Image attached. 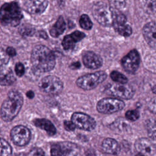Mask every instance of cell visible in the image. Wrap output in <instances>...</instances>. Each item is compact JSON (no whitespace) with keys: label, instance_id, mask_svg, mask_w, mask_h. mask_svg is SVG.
Segmentation results:
<instances>
[{"label":"cell","instance_id":"cell-36","mask_svg":"<svg viewBox=\"0 0 156 156\" xmlns=\"http://www.w3.org/2000/svg\"><path fill=\"white\" fill-rule=\"evenodd\" d=\"M80 64L79 62H75V63H73L71 65V68L72 69H77L80 67Z\"/></svg>","mask_w":156,"mask_h":156},{"label":"cell","instance_id":"cell-4","mask_svg":"<svg viewBox=\"0 0 156 156\" xmlns=\"http://www.w3.org/2000/svg\"><path fill=\"white\" fill-rule=\"evenodd\" d=\"M93 15L100 24L110 26L113 25L114 21L115 10L105 3L99 2L93 6Z\"/></svg>","mask_w":156,"mask_h":156},{"label":"cell","instance_id":"cell-25","mask_svg":"<svg viewBox=\"0 0 156 156\" xmlns=\"http://www.w3.org/2000/svg\"><path fill=\"white\" fill-rule=\"evenodd\" d=\"M110 77L113 80L119 83H126L127 82V78L121 73L113 71L110 73Z\"/></svg>","mask_w":156,"mask_h":156},{"label":"cell","instance_id":"cell-35","mask_svg":"<svg viewBox=\"0 0 156 156\" xmlns=\"http://www.w3.org/2000/svg\"><path fill=\"white\" fill-rule=\"evenodd\" d=\"M6 52H7V54L10 57H13L16 55V51H15V49L12 47L7 48Z\"/></svg>","mask_w":156,"mask_h":156},{"label":"cell","instance_id":"cell-12","mask_svg":"<svg viewBox=\"0 0 156 156\" xmlns=\"http://www.w3.org/2000/svg\"><path fill=\"white\" fill-rule=\"evenodd\" d=\"M140 62V55L135 49L130 51L121 60L122 66L129 73H134L138 69Z\"/></svg>","mask_w":156,"mask_h":156},{"label":"cell","instance_id":"cell-29","mask_svg":"<svg viewBox=\"0 0 156 156\" xmlns=\"http://www.w3.org/2000/svg\"><path fill=\"white\" fill-rule=\"evenodd\" d=\"M113 8L116 9H122L126 4L125 0H108Z\"/></svg>","mask_w":156,"mask_h":156},{"label":"cell","instance_id":"cell-10","mask_svg":"<svg viewBox=\"0 0 156 156\" xmlns=\"http://www.w3.org/2000/svg\"><path fill=\"white\" fill-rule=\"evenodd\" d=\"M12 141L17 146L26 145L30 139V131L26 126L20 125L14 127L10 132Z\"/></svg>","mask_w":156,"mask_h":156},{"label":"cell","instance_id":"cell-17","mask_svg":"<svg viewBox=\"0 0 156 156\" xmlns=\"http://www.w3.org/2000/svg\"><path fill=\"white\" fill-rule=\"evenodd\" d=\"M85 37L84 33L80 31H75L70 35H66L64 37L62 41V46L66 50L72 49L74 48L77 42L80 41Z\"/></svg>","mask_w":156,"mask_h":156},{"label":"cell","instance_id":"cell-27","mask_svg":"<svg viewBox=\"0 0 156 156\" xmlns=\"http://www.w3.org/2000/svg\"><path fill=\"white\" fill-rule=\"evenodd\" d=\"M145 9L152 13H156V0H143Z\"/></svg>","mask_w":156,"mask_h":156},{"label":"cell","instance_id":"cell-21","mask_svg":"<svg viewBox=\"0 0 156 156\" xmlns=\"http://www.w3.org/2000/svg\"><path fill=\"white\" fill-rule=\"evenodd\" d=\"M65 29V23L62 16H60L55 24L50 30V34L52 37H57L60 35Z\"/></svg>","mask_w":156,"mask_h":156},{"label":"cell","instance_id":"cell-38","mask_svg":"<svg viewBox=\"0 0 156 156\" xmlns=\"http://www.w3.org/2000/svg\"><path fill=\"white\" fill-rule=\"evenodd\" d=\"M152 91L154 92V93H156V85H154L153 88H152Z\"/></svg>","mask_w":156,"mask_h":156},{"label":"cell","instance_id":"cell-31","mask_svg":"<svg viewBox=\"0 0 156 156\" xmlns=\"http://www.w3.org/2000/svg\"><path fill=\"white\" fill-rule=\"evenodd\" d=\"M64 127L66 130L68 131H73L76 129V126L74 123L71 121H64Z\"/></svg>","mask_w":156,"mask_h":156},{"label":"cell","instance_id":"cell-34","mask_svg":"<svg viewBox=\"0 0 156 156\" xmlns=\"http://www.w3.org/2000/svg\"><path fill=\"white\" fill-rule=\"evenodd\" d=\"M34 30L32 29H30L29 27H24L23 29H21V34H24V35H30L31 34H32L34 33Z\"/></svg>","mask_w":156,"mask_h":156},{"label":"cell","instance_id":"cell-7","mask_svg":"<svg viewBox=\"0 0 156 156\" xmlns=\"http://www.w3.org/2000/svg\"><path fill=\"white\" fill-rule=\"evenodd\" d=\"M80 153L79 147L71 142H59L52 145L51 156H78Z\"/></svg>","mask_w":156,"mask_h":156},{"label":"cell","instance_id":"cell-2","mask_svg":"<svg viewBox=\"0 0 156 156\" xmlns=\"http://www.w3.org/2000/svg\"><path fill=\"white\" fill-rule=\"evenodd\" d=\"M23 104L21 94L16 90L9 92L1 108V118L6 122L12 121L20 111Z\"/></svg>","mask_w":156,"mask_h":156},{"label":"cell","instance_id":"cell-22","mask_svg":"<svg viewBox=\"0 0 156 156\" xmlns=\"http://www.w3.org/2000/svg\"><path fill=\"white\" fill-rule=\"evenodd\" d=\"M114 28L116 30V31L118 32L120 35L124 37H128L130 35L132 32L131 27L127 25L126 23L116 26L114 27Z\"/></svg>","mask_w":156,"mask_h":156},{"label":"cell","instance_id":"cell-15","mask_svg":"<svg viewBox=\"0 0 156 156\" xmlns=\"http://www.w3.org/2000/svg\"><path fill=\"white\" fill-rule=\"evenodd\" d=\"M143 37L147 44L156 49V23L149 22L143 28Z\"/></svg>","mask_w":156,"mask_h":156},{"label":"cell","instance_id":"cell-1","mask_svg":"<svg viewBox=\"0 0 156 156\" xmlns=\"http://www.w3.org/2000/svg\"><path fill=\"white\" fill-rule=\"evenodd\" d=\"M31 62L35 69L41 72L50 71L55 64L54 54L48 48L43 45H38L33 49Z\"/></svg>","mask_w":156,"mask_h":156},{"label":"cell","instance_id":"cell-3","mask_svg":"<svg viewBox=\"0 0 156 156\" xmlns=\"http://www.w3.org/2000/svg\"><path fill=\"white\" fill-rule=\"evenodd\" d=\"M22 18V13L16 2L5 3L1 9V22L2 25L16 26Z\"/></svg>","mask_w":156,"mask_h":156},{"label":"cell","instance_id":"cell-30","mask_svg":"<svg viewBox=\"0 0 156 156\" xmlns=\"http://www.w3.org/2000/svg\"><path fill=\"white\" fill-rule=\"evenodd\" d=\"M15 73L18 76H22L24 73V67L21 63H17L15 66Z\"/></svg>","mask_w":156,"mask_h":156},{"label":"cell","instance_id":"cell-28","mask_svg":"<svg viewBox=\"0 0 156 156\" xmlns=\"http://www.w3.org/2000/svg\"><path fill=\"white\" fill-rule=\"evenodd\" d=\"M126 117L128 120L134 121L138 119V118L140 117V113L136 110H128L126 113Z\"/></svg>","mask_w":156,"mask_h":156},{"label":"cell","instance_id":"cell-24","mask_svg":"<svg viewBox=\"0 0 156 156\" xmlns=\"http://www.w3.org/2000/svg\"><path fill=\"white\" fill-rule=\"evenodd\" d=\"M1 156H12V148L3 138L1 139Z\"/></svg>","mask_w":156,"mask_h":156},{"label":"cell","instance_id":"cell-26","mask_svg":"<svg viewBox=\"0 0 156 156\" xmlns=\"http://www.w3.org/2000/svg\"><path fill=\"white\" fill-rule=\"evenodd\" d=\"M79 23L81 27H82L85 30H90L93 26V23L91 20L85 14H83L81 16L79 20Z\"/></svg>","mask_w":156,"mask_h":156},{"label":"cell","instance_id":"cell-20","mask_svg":"<svg viewBox=\"0 0 156 156\" xmlns=\"http://www.w3.org/2000/svg\"><path fill=\"white\" fill-rule=\"evenodd\" d=\"M15 80V77L10 69L1 68V85L7 86L12 84Z\"/></svg>","mask_w":156,"mask_h":156},{"label":"cell","instance_id":"cell-33","mask_svg":"<svg viewBox=\"0 0 156 156\" xmlns=\"http://www.w3.org/2000/svg\"><path fill=\"white\" fill-rule=\"evenodd\" d=\"M30 154L32 156H44V152L40 148H34Z\"/></svg>","mask_w":156,"mask_h":156},{"label":"cell","instance_id":"cell-9","mask_svg":"<svg viewBox=\"0 0 156 156\" xmlns=\"http://www.w3.org/2000/svg\"><path fill=\"white\" fill-rule=\"evenodd\" d=\"M105 91L115 98L123 99H131L134 94L133 89L130 86L126 85V83L110 84L105 90Z\"/></svg>","mask_w":156,"mask_h":156},{"label":"cell","instance_id":"cell-37","mask_svg":"<svg viewBox=\"0 0 156 156\" xmlns=\"http://www.w3.org/2000/svg\"><path fill=\"white\" fill-rule=\"evenodd\" d=\"M26 96L29 99H32L34 97V93L30 90V91H28L27 93H26Z\"/></svg>","mask_w":156,"mask_h":156},{"label":"cell","instance_id":"cell-8","mask_svg":"<svg viewBox=\"0 0 156 156\" xmlns=\"http://www.w3.org/2000/svg\"><path fill=\"white\" fill-rule=\"evenodd\" d=\"M38 86L44 92L52 95L58 94L63 90L62 82L54 76L44 77L41 80Z\"/></svg>","mask_w":156,"mask_h":156},{"label":"cell","instance_id":"cell-23","mask_svg":"<svg viewBox=\"0 0 156 156\" xmlns=\"http://www.w3.org/2000/svg\"><path fill=\"white\" fill-rule=\"evenodd\" d=\"M146 129L150 138L156 140V121H150L146 124Z\"/></svg>","mask_w":156,"mask_h":156},{"label":"cell","instance_id":"cell-32","mask_svg":"<svg viewBox=\"0 0 156 156\" xmlns=\"http://www.w3.org/2000/svg\"><path fill=\"white\" fill-rule=\"evenodd\" d=\"M148 107L150 111H151L152 113H156V96L153 98L148 104Z\"/></svg>","mask_w":156,"mask_h":156},{"label":"cell","instance_id":"cell-5","mask_svg":"<svg viewBox=\"0 0 156 156\" xmlns=\"http://www.w3.org/2000/svg\"><path fill=\"white\" fill-rule=\"evenodd\" d=\"M106 78L107 74L104 71H98L80 77L77 79L76 84L85 90H90L103 82Z\"/></svg>","mask_w":156,"mask_h":156},{"label":"cell","instance_id":"cell-14","mask_svg":"<svg viewBox=\"0 0 156 156\" xmlns=\"http://www.w3.org/2000/svg\"><path fill=\"white\" fill-rule=\"evenodd\" d=\"M48 5L47 0H26L24 3L26 10L35 15L42 13Z\"/></svg>","mask_w":156,"mask_h":156},{"label":"cell","instance_id":"cell-13","mask_svg":"<svg viewBox=\"0 0 156 156\" xmlns=\"http://www.w3.org/2000/svg\"><path fill=\"white\" fill-rule=\"evenodd\" d=\"M135 147L139 153L152 155L156 152V146L149 139L141 138L138 139L135 143Z\"/></svg>","mask_w":156,"mask_h":156},{"label":"cell","instance_id":"cell-39","mask_svg":"<svg viewBox=\"0 0 156 156\" xmlns=\"http://www.w3.org/2000/svg\"><path fill=\"white\" fill-rule=\"evenodd\" d=\"M136 156H146L144 154H141V153H139L138 154H137Z\"/></svg>","mask_w":156,"mask_h":156},{"label":"cell","instance_id":"cell-11","mask_svg":"<svg viewBox=\"0 0 156 156\" xmlns=\"http://www.w3.org/2000/svg\"><path fill=\"white\" fill-rule=\"evenodd\" d=\"M71 121L74 123L76 127L84 130L91 131L94 129L96 122L90 116L80 112H76L73 114Z\"/></svg>","mask_w":156,"mask_h":156},{"label":"cell","instance_id":"cell-19","mask_svg":"<svg viewBox=\"0 0 156 156\" xmlns=\"http://www.w3.org/2000/svg\"><path fill=\"white\" fill-rule=\"evenodd\" d=\"M35 126L46 130L49 135H54L56 133V129L54 124L46 119H36L34 121Z\"/></svg>","mask_w":156,"mask_h":156},{"label":"cell","instance_id":"cell-6","mask_svg":"<svg viewBox=\"0 0 156 156\" xmlns=\"http://www.w3.org/2000/svg\"><path fill=\"white\" fill-rule=\"evenodd\" d=\"M125 106L124 102L118 98H106L98 101L97 110L101 113L110 114L122 110Z\"/></svg>","mask_w":156,"mask_h":156},{"label":"cell","instance_id":"cell-18","mask_svg":"<svg viewBox=\"0 0 156 156\" xmlns=\"http://www.w3.org/2000/svg\"><path fill=\"white\" fill-rule=\"evenodd\" d=\"M102 149L104 152L108 154H116L120 150L118 143L115 140L110 138H107L103 140Z\"/></svg>","mask_w":156,"mask_h":156},{"label":"cell","instance_id":"cell-16","mask_svg":"<svg viewBox=\"0 0 156 156\" xmlns=\"http://www.w3.org/2000/svg\"><path fill=\"white\" fill-rule=\"evenodd\" d=\"M83 62L85 66L90 69H97L102 65L101 57L93 52H86L82 57Z\"/></svg>","mask_w":156,"mask_h":156}]
</instances>
